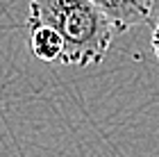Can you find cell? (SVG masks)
Here are the masks:
<instances>
[{"label": "cell", "mask_w": 159, "mask_h": 157, "mask_svg": "<svg viewBox=\"0 0 159 157\" xmlns=\"http://www.w3.org/2000/svg\"><path fill=\"white\" fill-rule=\"evenodd\" d=\"M152 50H155V55H157V59H159V23H157V27H155V32H152Z\"/></svg>", "instance_id": "4"}, {"label": "cell", "mask_w": 159, "mask_h": 157, "mask_svg": "<svg viewBox=\"0 0 159 157\" xmlns=\"http://www.w3.org/2000/svg\"><path fill=\"white\" fill-rule=\"evenodd\" d=\"M46 25L64 39V66H96L105 59L114 27L93 0H32L27 27Z\"/></svg>", "instance_id": "1"}, {"label": "cell", "mask_w": 159, "mask_h": 157, "mask_svg": "<svg viewBox=\"0 0 159 157\" xmlns=\"http://www.w3.org/2000/svg\"><path fill=\"white\" fill-rule=\"evenodd\" d=\"M93 5L105 14L114 32H127L150 18L155 0H93Z\"/></svg>", "instance_id": "2"}, {"label": "cell", "mask_w": 159, "mask_h": 157, "mask_svg": "<svg viewBox=\"0 0 159 157\" xmlns=\"http://www.w3.org/2000/svg\"><path fill=\"white\" fill-rule=\"evenodd\" d=\"M30 48H32V55L41 62H61L64 39L52 27L34 25L30 27Z\"/></svg>", "instance_id": "3"}]
</instances>
